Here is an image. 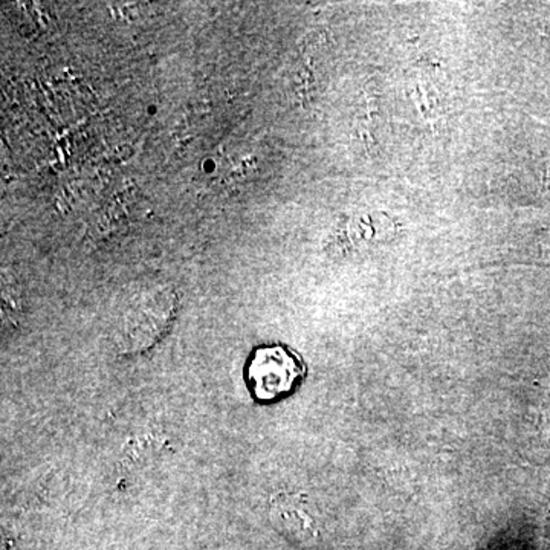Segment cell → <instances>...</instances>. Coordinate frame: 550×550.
Here are the masks:
<instances>
[{"label": "cell", "mask_w": 550, "mask_h": 550, "mask_svg": "<svg viewBox=\"0 0 550 550\" xmlns=\"http://www.w3.org/2000/svg\"><path fill=\"white\" fill-rule=\"evenodd\" d=\"M301 373V362L285 346H263L257 349L250 364L248 377L254 395L260 401L280 398L292 388Z\"/></svg>", "instance_id": "6da1fadb"}]
</instances>
